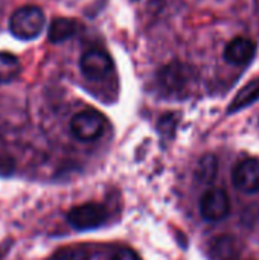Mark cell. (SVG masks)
<instances>
[{
    "label": "cell",
    "mask_w": 259,
    "mask_h": 260,
    "mask_svg": "<svg viewBox=\"0 0 259 260\" xmlns=\"http://www.w3.org/2000/svg\"><path fill=\"white\" fill-rule=\"evenodd\" d=\"M256 53V46L253 41L244 38V37H238L235 40H232L224 50V58L232 62V64H247Z\"/></svg>",
    "instance_id": "8"
},
{
    "label": "cell",
    "mask_w": 259,
    "mask_h": 260,
    "mask_svg": "<svg viewBox=\"0 0 259 260\" xmlns=\"http://www.w3.org/2000/svg\"><path fill=\"white\" fill-rule=\"evenodd\" d=\"M110 260H140V259H139V256H137L133 250L122 248V250H118Z\"/></svg>",
    "instance_id": "16"
},
{
    "label": "cell",
    "mask_w": 259,
    "mask_h": 260,
    "mask_svg": "<svg viewBox=\"0 0 259 260\" xmlns=\"http://www.w3.org/2000/svg\"><path fill=\"white\" fill-rule=\"evenodd\" d=\"M256 101H259V78L250 81L246 87H243L237 93V96L234 98V101L231 102V105L227 108V113L229 114L238 113V111L244 110L246 107L252 105Z\"/></svg>",
    "instance_id": "10"
},
{
    "label": "cell",
    "mask_w": 259,
    "mask_h": 260,
    "mask_svg": "<svg viewBox=\"0 0 259 260\" xmlns=\"http://www.w3.org/2000/svg\"><path fill=\"white\" fill-rule=\"evenodd\" d=\"M79 67L85 78L96 81V79L105 78L111 72L113 61L107 52L99 50V49H92V50H87L81 56Z\"/></svg>",
    "instance_id": "6"
},
{
    "label": "cell",
    "mask_w": 259,
    "mask_h": 260,
    "mask_svg": "<svg viewBox=\"0 0 259 260\" xmlns=\"http://www.w3.org/2000/svg\"><path fill=\"white\" fill-rule=\"evenodd\" d=\"M52 260H90V254L82 247H63L53 253Z\"/></svg>",
    "instance_id": "14"
},
{
    "label": "cell",
    "mask_w": 259,
    "mask_h": 260,
    "mask_svg": "<svg viewBox=\"0 0 259 260\" xmlns=\"http://www.w3.org/2000/svg\"><path fill=\"white\" fill-rule=\"evenodd\" d=\"M194 78V72L189 66L174 61L166 64L160 69L157 75L159 85L162 90H165L168 94H180L185 93V90L189 87L191 81Z\"/></svg>",
    "instance_id": "2"
},
{
    "label": "cell",
    "mask_w": 259,
    "mask_h": 260,
    "mask_svg": "<svg viewBox=\"0 0 259 260\" xmlns=\"http://www.w3.org/2000/svg\"><path fill=\"white\" fill-rule=\"evenodd\" d=\"M78 29H79V24L73 18H66V17L55 18L49 27V40L52 43H63L72 38L78 32Z\"/></svg>",
    "instance_id": "11"
},
{
    "label": "cell",
    "mask_w": 259,
    "mask_h": 260,
    "mask_svg": "<svg viewBox=\"0 0 259 260\" xmlns=\"http://www.w3.org/2000/svg\"><path fill=\"white\" fill-rule=\"evenodd\" d=\"M107 219V210L104 206L96 203H87L76 206L69 210L67 221L76 230H93L101 227Z\"/></svg>",
    "instance_id": "4"
},
{
    "label": "cell",
    "mask_w": 259,
    "mask_h": 260,
    "mask_svg": "<svg viewBox=\"0 0 259 260\" xmlns=\"http://www.w3.org/2000/svg\"><path fill=\"white\" fill-rule=\"evenodd\" d=\"M21 66L15 55L0 52V84H9L20 75Z\"/></svg>",
    "instance_id": "12"
},
{
    "label": "cell",
    "mask_w": 259,
    "mask_h": 260,
    "mask_svg": "<svg viewBox=\"0 0 259 260\" xmlns=\"http://www.w3.org/2000/svg\"><path fill=\"white\" fill-rule=\"evenodd\" d=\"M217 171H218L217 157L208 154L203 158H200V161L197 165V169H195V178L202 184H211L217 177Z\"/></svg>",
    "instance_id": "13"
},
{
    "label": "cell",
    "mask_w": 259,
    "mask_h": 260,
    "mask_svg": "<svg viewBox=\"0 0 259 260\" xmlns=\"http://www.w3.org/2000/svg\"><path fill=\"white\" fill-rule=\"evenodd\" d=\"M46 17L40 6L24 5L15 9L9 18V30L18 40H34L44 29Z\"/></svg>",
    "instance_id": "1"
},
{
    "label": "cell",
    "mask_w": 259,
    "mask_h": 260,
    "mask_svg": "<svg viewBox=\"0 0 259 260\" xmlns=\"http://www.w3.org/2000/svg\"><path fill=\"white\" fill-rule=\"evenodd\" d=\"M234 186L243 192L253 193L259 190V160L246 158L237 165L232 172Z\"/></svg>",
    "instance_id": "7"
},
{
    "label": "cell",
    "mask_w": 259,
    "mask_h": 260,
    "mask_svg": "<svg viewBox=\"0 0 259 260\" xmlns=\"http://www.w3.org/2000/svg\"><path fill=\"white\" fill-rule=\"evenodd\" d=\"M231 212V200L221 189H209L200 200V213L209 222L224 219Z\"/></svg>",
    "instance_id": "5"
},
{
    "label": "cell",
    "mask_w": 259,
    "mask_h": 260,
    "mask_svg": "<svg viewBox=\"0 0 259 260\" xmlns=\"http://www.w3.org/2000/svg\"><path fill=\"white\" fill-rule=\"evenodd\" d=\"M15 169V161L9 155H0V175H11Z\"/></svg>",
    "instance_id": "15"
},
{
    "label": "cell",
    "mask_w": 259,
    "mask_h": 260,
    "mask_svg": "<svg viewBox=\"0 0 259 260\" xmlns=\"http://www.w3.org/2000/svg\"><path fill=\"white\" fill-rule=\"evenodd\" d=\"M209 254L212 260H234L238 256L237 241L229 235L218 236L211 242Z\"/></svg>",
    "instance_id": "9"
},
{
    "label": "cell",
    "mask_w": 259,
    "mask_h": 260,
    "mask_svg": "<svg viewBox=\"0 0 259 260\" xmlns=\"http://www.w3.org/2000/svg\"><path fill=\"white\" fill-rule=\"evenodd\" d=\"M105 129V117L96 110H84L73 116L70 120L72 134L82 142H92L102 136Z\"/></svg>",
    "instance_id": "3"
}]
</instances>
